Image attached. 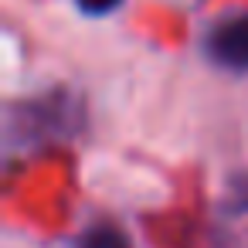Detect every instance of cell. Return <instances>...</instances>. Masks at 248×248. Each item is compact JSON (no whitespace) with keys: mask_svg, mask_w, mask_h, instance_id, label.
I'll list each match as a JSON object with an SVG mask.
<instances>
[{"mask_svg":"<svg viewBox=\"0 0 248 248\" xmlns=\"http://www.w3.org/2000/svg\"><path fill=\"white\" fill-rule=\"evenodd\" d=\"M85 129V102L68 89H48L7 106L4 140L11 153H41L78 140Z\"/></svg>","mask_w":248,"mask_h":248,"instance_id":"obj_1","label":"cell"},{"mask_svg":"<svg viewBox=\"0 0 248 248\" xmlns=\"http://www.w3.org/2000/svg\"><path fill=\"white\" fill-rule=\"evenodd\" d=\"M221 211H224V214H231V217L248 214V170H238V173H231V177H228Z\"/></svg>","mask_w":248,"mask_h":248,"instance_id":"obj_4","label":"cell"},{"mask_svg":"<svg viewBox=\"0 0 248 248\" xmlns=\"http://www.w3.org/2000/svg\"><path fill=\"white\" fill-rule=\"evenodd\" d=\"M204 55L224 72H248V14L217 21L204 38Z\"/></svg>","mask_w":248,"mask_h":248,"instance_id":"obj_2","label":"cell"},{"mask_svg":"<svg viewBox=\"0 0 248 248\" xmlns=\"http://www.w3.org/2000/svg\"><path fill=\"white\" fill-rule=\"evenodd\" d=\"M75 248H129V238L116 224H89L78 234Z\"/></svg>","mask_w":248,"mask_h":248,"instance_id":"obj_3","label":"cell"},{"mask_svg":"<svg viewBox=\"0 0 248 248\" xmlns=\"http://www.w3.org/2000/svg\"><path fill=\"white\" fill-rule=\"evenodd\" d=\"M75 7H78L85 17H109L112 11L123 7V0H75Z\"/></svg>","mask_w":248,"mask_h":248,"instance_id":"obj_5","label":"cell"}]
</instances>
